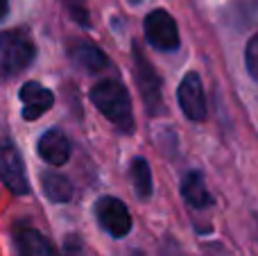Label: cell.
<instances>
[{
  "label": "cell",
  "instance_id": "obj_1",
  "mask_svg": "<svg viewBox=\"0 0 258 256\" xmlns=\"http://www.w3.org/2000/svg\"><path fill=\"white\" fill-rule=\"evenodd\" d=\"M91 102L98 107L107 120H111L118 130L132 132L134 130V111H132V100L125 86L116 80H104L91 89Z\"/></svg>",
  "mask_w": 258,
  "mask_h": 256
},
{
  "label": "cell",
  "instance_id": "obj_4",
  "mask_svg": "<svg viewBox=\"0 0 258 256\" xmlns=\"http://www.w3.org/2000/svg\"><path fill=\"white\" fill-rule=\"evenodd\" d=\"M145 36L156 50L172 52L179 48V27L165 9H154L145 18Z\"/></svg>",
  "mask_w": 258,
  "mask_h": 256
},
{
  "label": "cell",
  "instance_id": "obj_17",
  "mask_svg": "<svg viewBox=\"0 0 258 256\" xmlns=\"http://www.w3.org/2000/svg\"><path fill=\"white\" fill-rule=\"evenodd\" d=\"M66 254L68 256H82V245H80V240H77L75 236L66 240Z\"/></svg>",
  "mask_w": 258,
  "mask_h": 256
},
{
  "label": "cell",
  "instance_id": "obj_11",
  "mask_svg": "<svg viewBox=\"0 0 258 256\" xmlns=\"http://www.w3.org/2000/svg\"><path fill=\"white\" fill-rule=\"evenodd\" d=\"M16 245L23 256H54L52 245L43 238V234H39L32 227H18Z\"/></svg>",
  "mask_w": 258,
  "mask_h": 256
},
{
  "label": "cell",
  "instance_id": "obj_9",
  "mask_svg": "<svg viewBox=\"0 0 258 256\" xmlns=\"http://www.w3.org/2000/svg\"><path fill=\"white\" fill-rule=\"evenodd\" d=\"M39 154L50 166H63L71 157V141L61 130H48L39 139Z\"/></svg>",
  "mask_w": 258,
  "mask_h": 256
},
{
  "label": "cell",
  "instance_id": "obj_10",
  "mask_svg": "<svg viewBox=\"0 0 258 256\" xmlns=\"http://www.w3.org/2000/svg\"><path fill=\"white\" fill-rule=\"evenodd\" d=\"M181 195L186 198V202L195 209H206L213 204V198H211L209 190H206L204 177H202V172H197V170L188 172V175L181 179Z\"/></svg>",
  "mask_w": 258,
  "mask_h": 256
},
{
  "label": "cell",
  "instance_id": "obj_7",
  "mask_svg": "<svg viewBox=\"0 0 258 256\" xmlns=\"http://www.w3.org/2000/svg\"><path fill=\"white\" fill-rule=\"evenodd\" d=\"M179 104L190 120H204L206 118L204 89H202V80L195 73H188L179 84Z\"/></svg>",
  "mask_w": 258,
  "mask_h": 256
},
{
  "label": "cell",
  "instance_id": "obj_3",
  "mask_svg": "<svg viewBox=\"0 0 258 256\" xmlns=\"http://www.w3.org/2000/svg\"><path fill=\"white\" fill-rule=\"evenodd\" d=\"M0 179L16 195H25L30 190L25 163H23L21 152L14 145V141L7 134H3V132H0Z\"/></svg>",
  "mask_w": 258,
  "mask_h": 256
},
{
  "label": "cell",
  "instance_id": "obj_16",
  "mask_svg": "<svg viewBox=\"0 0 258 256\" xmlns=\"http://www.w3.org/2000/svg\"><path fill=\"white\" fill-rule=\"evenodd\" d=\"M247 71L258 82V34L247 43Z\"/></svg>",
  "mask_w": 258,
  "mask_h": 256
},
{
  "label": "cell",
  "instance_id": "obj_15",
  "mask_svg": "<svg viewBox=\"0 0 258 256\" xmlns=\"http://www.w3.org/2000/svg\"><path fill=\"white\" fill-rule=\"evenodd\" d=\"M63 5H66L68 14H71L80 25L89 27V7H86V0H63Z\"/></svg>",
  "mask_w": 258,
  "mask_h": 256
},
{
  "label": "cell",
  "instance_id": "obj_13",
  "mask_svg": "<svg viewBox=\"0 0 258 256\" xmlns=\"http://www.w3.org/2000/svg\"><path fill=\"white\" fill-rule=\"evenodd\" d=\"M41 184H43V193L48 200H52V202H57V204L71 202L73 184L68 181V177L57 175V172H45V175L41 177Z\"/></svg>",
  "mask_w": 258,
  "mask_h": 256
},
{
  "label": "cell",
  "instance_id": "obj_18",
  "mask_svg": "<svg viewBox=\"0 0 258 256\" xmlns=\"http://www.w3.org/2000/svg\"><path fill=\"white\" fill-rule=\"evenodd\" d=\"M9 14V0H0V21Z\"/></svg>",
  "mask_w": 258,
  "mask_h": 256
},
{
  "label": "cell",
  "instance_id": "obj_2",
  "mask_svg": "<svg viewBox=\"0 0 258 256\" xmlns=\"http://www.w3.org/2000/svg\"><path fill=\"white\" fill-rule=\"evenodd\" d=\"M34 43L25 32L0 34V77L21 75L34 61Z\"/></svg>",
  "mask_w": 258,
  "mask_h": 256
},
{
  "label": "cell",
  "instance_id": "obj_14",
  "mask_svg": "<svg viewBox=\"0 0 258 256\" xmlns=\"http://www.w3.org/2000/svg\"><path fill=\"white\" fill-rule=\"evenodd\" d=\"M132 181H134V190L141 200H147L152 195V172L147 166L145 159H134L132 161Z\"/></svg>",
  "mask_w": 258,
  "mask_h": 256
},
{
  "label": "cell",
  "instance_id": "obj_8",
  "mask_svg": "<svg viewBox=\"0 0 258 256\" xmlns=\"http://www.w3.org/2000/svg\"><path fill=\"white\" fill-rule=\"evenodd\" d=\"M21 100H23V118L25 120H36L52 107L54 95L50 93V89H45L39 82H27L21 89Z\"/></svg>",
  "mask_w": 258,
  "mask_h": 256
},
{
  "label": "cell",
  "instance_id": "obj_6",
  "mask_svg": "<svg viewBox=\"0 0 258 256\" xmlns=\"http://www.w3.org/2000/svg\"><path fill=\"white\" fill-rule=\"evenodd\" d=\"M95 213H98L100 227H102L107 234H111L113 238H122L129 234L132 229V216H129V209L120 202L118 198H100L95 204Z\"/></svg>",
  "mask_w": 258,
  "mask_h": 256
},
{
  "label": "cell",
  "instance_id": "obj_5",
  "mask_svg": "<svg viewBox=\"0 0 258 256\" xmlns=\"http://www.w3.org/2000/svg\"><path fill=\"white\" fill-rule=\"evenodd\" d=\"M134 66H136V84L143 93V102H145L147 113H161L163 102H161V80L156 75L154 66L145 59V54L134 45Z\"/></svg>",
  "mask_w": 258,
  "mask_h": 256
},
{
  "label": "cell",
  "instance_id": "obj_12",
  "mask_svg": "<svg viewBox=\"0 0 258 256\" xmlns=\"http://www.w3.org/2000/svg\"><path fill=\"white\" fill-rule=\"evenodd\" d=\"M73 59L80 68H84L86 73H100L104 66H107V54L93 43H82L73 45Z\"/></svg>",
  "mask_w": 258,
  "mask_h": 256
}]
</instances>
